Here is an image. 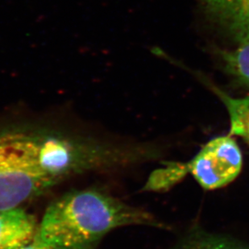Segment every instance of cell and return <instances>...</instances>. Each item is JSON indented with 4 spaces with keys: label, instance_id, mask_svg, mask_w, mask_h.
Segmentation results:
<instances>
[{
    "label": "cell",
    "instance_id": "9c48e42d",
    "mask_svg": "<svg viewBox=\"0 0 249 249\" xmlns=\"http://www.w3.org/2000/svg\"><path fill=\"white\" fill-rule=\"evenodd\" d=\"M223 57L228 71L249 88V41H243L233 51L223 53Z\"/></svg>",
    "mask_w": 249,
    "mask_h": 249
},
{
    "label": "cell",
    "instance_id": "277c9868",
    "mask_svg": "<svg viewBox=\"0 0 249 249\" xmlns=\"http://www.w3.org/2000/svg\"><path fill=\"white\" fill-rule=\"evenodd\" d=\"M39 223L20 207L0 210V249H18L36 236Z\"/></svg>",
    "mask_w": 249,
    "mask_h": 249
},
{
    "label": "cell",
    "instance_id": "ba28073f",
    "mask_svg": "<svg viewBox=\"0 0 249 249\" xmlns=\"http://www.w3.org/2000/svg\"><path fill=\"white\" fill-rule=\"evenodd\" d=\"M188 173L187 163L165 162V166L151 174L142 191H167L183 179Z\"/></svg>",
    "mask_w": 249,
    "mask_h": 249
},
{
    "label": "cell",
    "instance_id": "52a82bcc",
    "mask_svg": "<svg viewBox=\"0 0 249 249\" xmlns=\"http://www.w3.org/2000/svg\"><path fill=\"white\" fill-rule=\"evenodd\" d=\"M174 249H249V245L233 238L194 228Z\"/></svg>",
    "mask_w": 249,
    "mask_h": 249
},
{
    "label": "cell",
    "instance_id": "5b68a950",
    "mask_svg": "<svg viewBox=\"0 0 249 249\" xmlns=\"http://www.w3.org/2000/svg\"><path fill=\"white\" fill-rule=\"evenodd\" d=\"M208 2L241 42L249 41V0H208Z\"/></svg>",
    "mask_w": 249,
    "mask_h": 249
},
{
    "label": "cell",
    "instance_id": "7a4b0ae2",
    "mask_svg": "<svg viewBox=\"0 0 249 249\" xmlns=\"http://www.w3.org/2000/svg\"><path fill=\"white\" fill-rule=\"evenodd\" d=\"M129 225L162 227L143 210L98 189H84L51 202L36 235L55 249H97L107 233Z\"/></svg>",
    "mask_w": 249,
    "mask_h": 249
},
{
    "label": "cell",
    "instance_id": "3957f363",
    "mask_svg": "<svg viewBox=\"0 0 249 249\" xmlns=\"http://www.w3.org/2000/svg\"><path fill=\"white\" fill-rule=\"evenodd\" d=\"M187 163L189 173L207 191L234 181L243 165L242 153L230 135L212 139Z\"/></svg>",
    "mask_w": 249,
    "mask_h": 249
},
{
    "label": "cell",
    "instance_id": "6da1fadb",
    "mask_svg": "<svg viewBox=\"0 0 249 249\" xmlns=\"http://www.w3.org/2000/svg\"><path fill=\"white\" fill-rule=\"evenodd\" d=\"M99 149L89 133L16 122L0 127V210L20 207L53 187L95 171Z\"/></svg>",
    "mask_w": 249,
    "mask_h": 249
},
{
    "label": "cell",
    "instance_id": "30bf717a",
    "mask_svg": "<svg viewBox=\"0 0 249 249\" xmlns=\"http://www.w3.org/2000/svg\"><path fill=\"white\" fill-rule=\"evenodd\" d=\"M18 249H55L51 247L50 245L40 240V238L37 237V235L33 239L31 242L27 245H24L23 247L19 248Z\"/></svg>",
    "mask_w": 249,
    "mask_h": 249
},
{
    "label": "cell",
    "instance_id": "8992f818",
    "mask_svg": "<svg viewBox=\"0 0 249 249\" xmlns=\"http://www.w3.org/2000/svg\"><path fill=\"white\" fill-rule=\"evenodd\" d=\"M211 87L228 110L231 124L229 135L242 137L249 144V96L234 98L213 85Z\"/></svg>",
    "mask_w": 249,
    "mask_h": 249
}]
</instances>
